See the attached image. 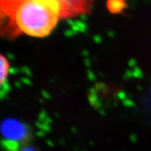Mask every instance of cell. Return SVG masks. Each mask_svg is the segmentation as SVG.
<instances>
[{
    "instance_id": "6da1fadb",
    "label": "cell",
    "mask_w": 151,
    "mask_h": 151,
    "mask_svg": "<svg viewBox=\"0 0 151 151\" xmlns=\"http://www.w3.org/2000/svg\"><path fill=\"white\" fill-rule=\"evenodd\" d=\"M1 7L2 20L6 19L2 34L7 37L21 34L45 37L53 31L60 19L41 0H18Z\"/></svg>"
},
{
    "instance_id": "7a4b0ae2",
    "label": "cell",
    "mask_w": 151,
    "mask_h": 151,
    "mask_svg": "<svg viewBox=\"0 0 151 151\" xmlns=\"http://www.w3.org/2000/svg\"><path fill=\"white\" fill-rule=\"evenodd\" d=\"M1 131L3 140L16 143L21 147L27 145L32 137L29 127L13 118H7L2 122Z\"/></svg>"
},
{
    "instance_id": "3957f363",
    "label": "cell",
    "mask_w": 151,
    "mask_h": 151,
    "mask_svg": "<svg viewBox=\"0 0 151 151\" xmlns=\"http://www.w3.org/2000/svg\"><path fill=\"white\" fill-rule=\"evenodd\" d=\"M64 2L71 18L78 15L90 13L93 0H64Z\"/></svg>"
},
{
    "instance_id": "277c9868",
    "label": "cell",
    "mask_w": 151,
    "mask_h": 151,
    "mask_svg": "<svg viewBox=\"0 0 151 151\" xmlns=\"http://www.w3.org/2000/svg\"><path fill=\"white\" fill-rule=\"evenodd\" d=\"M0 93H1V98L3 99L5 96L8 93L9 91V85L8 83L9 76V63L7 58L5 57L3 54H1L0 56Z\"/></svg>"
},
{
    "instance_id": "5b68a950",
    "label": "cell",
    "mask_w": 151,
    "mask_h": 151,
    "mask_svg": "<svg viewBox=\"0 0 151 151\" xmlns=\"http://www.w3.org/2000/svg\"><path fill=\"white\" fill-rule=\"evenodd\" d=\"M127 6V0H107L106 7L112 14H119Z\"/></svg>"
},
{
    "instance_id": "8992f818",
    "label": "cell",
    "mask_w": 151,
    "mask_h": 151,
    "mask_svg": "<svg viewBox=\"0 0 151 151\" xmlns=\"http://www.w3.org/2000/svg\"><path fill=\"white\" fill-rule=\"evenodd\" d=\"M19 151H38L36 148L33 147H29V146H24Z\"/></svg>"
}]
</instances>
